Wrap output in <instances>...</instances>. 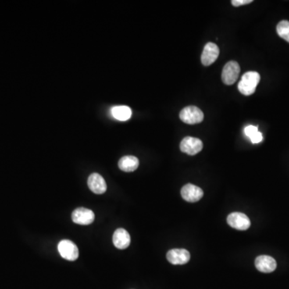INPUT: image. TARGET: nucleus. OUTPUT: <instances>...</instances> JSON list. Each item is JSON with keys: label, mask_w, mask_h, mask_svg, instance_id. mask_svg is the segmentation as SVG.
Segmentation results:
<instances>
[{"label": "nucleus", "mask_w": 289, "mask_h": 289, "mask_svg": "<svg viewBox=\"0 0 289 289\" xmlns=\"http://www.w3.org/2000/svg\"><path fill=\"white\" fill-rule=\"evenodd\" d=\"M261 80V76L257 72H247L242 76L238 89L243 95L250 96L255 93Z\"/></svg>", "instance_id": "f257e3e1"}, {"label": "nucleus", "mask_w": 289, "mask_h": 289, "mask_svg": "<svg viewBox=\"0 0 289 289\" xmlns=\"http://www.w3.org/2000/svg\"><path fill=\"white\" fill-rule=\"evenodd\" d=\"M179 118L184 123L195 125L204 121V114L198 107L187 106L181 111Z\"/></svg>", "instance_id": "f03ea898"}, {"label": "nucleus", "mask_w": 289, "mask_h": 289, "mask_svg": "<svg viewBox=\"0 0 289 289\" xmlns=\"http://www.w3.org/2000/svg\"><path fill=\"white\" fill-rule=\"evenodd\" d=\"M240 67L236 61H229L225 65L222 72V80L226 85H232L238 79Z\"/></svg>", "instance_id": "7ed1b4c3"}, {"label": "nucleus", "mask_w": 289, "mask_h": 289, "mask_svg": "<svg viewBox=\"0 0 289 289\" xmlns=\"http://www.w3.org/2000/svg\"><path fill=\"white\" fill-rule=\"evenodd\" d=\"M58 251L61 256L67 261H74L79 256L78 248L70 240H61L58 244Z\"/></svg>", "instance_id": "20e7f679"}, {"label": "nucleus", "mask_w": 289, "mask_h": 289, "mask_svg": "<svg viewBox=\"0 0 289 289\" xmlns=\"http://www.w3.org/2000/svg\"><path fill=\"white\" fill-rule=\"evenodd\" d=\"M204 144L200 139L196 137H186L180 143L182 152L189 155H195L202 151Z\"/></svg>", "instance_id": "39448f33"}, {"label": "nucleus", "mask_w": 289, "mask_h": 289, "mask_svg": "<svg viewBox=\"0 0 289 289\" xmlns=\"http://www.w3.org/2000/svg\"><path fill=\"white\" fill-rule=\"evenodd\" d=\"M227 223L233 228L246 230L251 226V221L247 215L240 212H234L227 216Z\"/></svg>", "instance_id": "423d86ee"}, {"label": "nucleus", "mask_w": 289, "mask_h": 289, "mask_svg": "<svg viewBox=\"0 0 289 289\" xmlns=\"http://www.w3.org/2000/svg\"><path fill=\"white\" fill-rule=\"evenodd\" d=\"M72 221L76 224H91L95 219L94 211L86 208H80L75 210L72 214Z\"/></svg>", "instance_id": "0eeeda50"}, {"label": "nucleus", "mask_w": 289, "mask_h": 289, "mask_svg": "<svg viewBox=\"0 0 289 289\" xmlns=\"http://www.w3.org/2000/svg\"><path fill=\"white\" fill-rule=\"evenodd\" d=\"M181 194L183 199L189 203H196L199 201L204 196L202 189L193 184L185 185L181 190Z\"/></svg>", "instance_id": "6e6552de"}, {"label": "nucleus", "mask_w": 289, "mask_h": 289, "mask_svg": "<svg viewBox=\"0 0 289 289\" xmlns=\"http://www.w3.org/2000/svg\"><path fill=\"white\" fill-rule=\"evenodd\" d=\"M219 55V48L214 43H208L206 44L203 51L201 61L204 66H210L218 59Z\"/></svg>", "instance_id": "1a4fd4ad"}, {"label": "nucleus", "mask_w": 289, "mask_h": 289, "mask_svg": "<svg viewBox=\"0 0 289 289\" xmlns=\"http://www.w3.org/2000/svg\"><path fill=\"white\" fill-rule=\"evenodd\" d=\"M166 258L172 265H185L190 261V254L186 249H172L168 251Z\"/></svg>", "instance_id": "9d476101"}, {"label": "nucleus", "mask_w": 289, "mask_h": 289, "mask_svg": "<svg viewBox=\"0 0 289 289\" xmlns=\"http://www.w3.org/2000/svg\"><path fill=\"white\" fill-rule=\"evenodd\" d=\"M88 186L93 192L97 194H104L107 190L105 179L99 174L94 173L88 179Z\"/></svg>", "instance_id": "9b49d317"}, {"label": "nucleus", "mask_w": 289, "mask_h": 289, "mask_svg": "<svg viewBox=\"0 0 289 289\" xmlns=\"http://www.w3.org/2000/svg\"><path fill=\"white\" fill-rule=\"evenodd\" d=\"M255 267L259 272L264 273H270L276 270V261L269 255H259L255 261Z\"/></svg>", "instance_id": "f8f14e48"}, {"label": "nucleus", "mask_w": 289, "mask_h": 289, "mask_svg": "<svg viewBox=\"0 0 289 289\" xmlns=\"http://www.w3.org/2000/svg\"><path fill=\"white\" fill-rule=\"evenodd\" d=\"M112 242L118 249H126L130 244V234L125 229H118L112 236Z\"/></svg>", "instance_id": "ddd939ff"}, {"label": "nucleus", "mask_w": 289, "mask_h": 289, "mask_svg": "<svg viewBox=\"0 0 289 289\" xmlns=\"http://www.w3.org/2000/svg\"><path fill=\"white\" fill-rule=\"evenodd\" d=\"M139 160L134 156H125L121 158L118 162V166L122 171L133 172L137 169Z\"/></svg>", "instance_id": "4468645a"}, {"label": "nucleus", "mask_w": 289, "mask_h": 289, "mask_svg": "<svg viewBox=\"0 0 289 289\" xmlns=\"http://www.w3.org/2000/svg\"><path fill=\"white\" fill-rule=\"evenodd\" d=\"M111 114L117 120L125 122L131 118L132 110L130 107L126 105L114 106L111 108Z\"/></svg>", "instance_id": "2eb2a0df"}, {"label": "nucleus", "mask_w": 289, "mask_h": 289, "mask_svg": "<svg viewBox=\"0 0 289 289\" xmlns=\"http://www.w3.org/2000/svg\"><path fill=\"white\" fill-rule=\"evenodd\" d=\"M276 32L282 39L289 43V21L287 20L280 21L276 27Z\"/></svg>", "instance_id": "dca6fc26"}, {"label": "nucleus", "mask_w": 289, "mask_h": 289, "mask_svg": "<svg viewBox=\"0 0 289 289\" xmlns=\"http://www.w3.org/2000/svg\"><path fill=\"white\" fill-rule=\"evenodd\" d=\"M258 131H259V130H258V127L255 126H251V125L246 126L245 129H244L245 135L249 137V138L252 137V136L255 134Z\"/></svg>", "instance_id": "f3484780"}, {"label": "nucleus", "mask_w": 289, "mask_h": 289, "mask_svg": "<svg viewBox=\"0 0 289 289\" xmlns=\"http://www.w3.org/2000/svg\"><path fill=\"white\" fill-rule=\"evenodd\" d=\"M250 140L253 144H258V143L261 142L263 141L262 133L259 131L257 132L252 137H250Z\"/></svg>", "instance_id": "a211bd4d"}, {"label": "nucleus", "mask_w": 289, "mask_h": 289, "mask_svg": "<svg viewBox=\"0 0 289 289\" xmlns=\"http://www.w3.org/2000/svg\"><path fill=\"white\" fill-rule=\"evenodd\" d=\"M251 3H252V0H232V5L235 7L243 6Z\"/></svg>", "instance_id": "6ab92c4d"}]
</instances>
